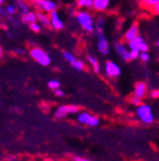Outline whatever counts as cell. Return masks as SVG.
I'll return each instance as SVG.
<instances>
[{
	"label": "cell",
	"instance_id": "cell-17",
	"mask_svg": "<svg viewBox=\"0 0 159 161\" xmlns=\"http://www.w3.org/2000/svg\"><path fill=\"white\" fill-rule=\"evenodd\" d=\"M36 16H37V21L42 27H49V15L48 14L36 10Z\"/></svg>",
	"mask_w": 159,
	"mask_h": 161
},
{
	"label": "cell",
	"instance_id": "cell-13",
	"mask_svg": "<svg viewBox=\"0 0 159 161\" xmlns=\"http://www.w3.org/2000/svg\"><path fill=\"white\" fill-rule=\"evenodd\" d=\"M140 7L152 15L159 14V0H139Z\"/></svg>",
	"mask_w": 159,
	"mask_h": 161
},
{
	"label": "cell",
	"instance_id": "cell-22",
	"mask_svg": "<svg viewBox=\"0 0 159 161\" xmlns=\"http://www.w3.org/2000/svg\"><path fill=\"white\" fill-rule=\"evenodd\" d=\"M70 65L75 68L76 70H79V72H81V70L85 69V62L81 59H78V58H76L75 62H72Z\"/></svg>",
	"mask_w": 159,
	"mask_h": 161
},
{
	"label": "cell",
	"instance_id": "cell-3",
	"mask_svg": "<svg viewBox=\"0 0 159 161\" xmlns=\"http://www.w3.org/2000/svg\"><path fill=\"white\" fill-rule=\"evenodd\" d=\"M29 56L36 63H38L41 66H49L51 63V58H50L49 54L45 49H42L41 47H37V46L31 47L29 49Z\"/></svg>",
	"mask_w": 159,
	"mask_h": 161
},
{
	"label": "cell",
	"instance_id": "cell-2",
	"mask_svg": "<svg viewBox=\"0 0 159 161\" xmlns=\"http://www.w3.org/2000/svg\"><path fill=\"white\" fill-rule=\"evenodd\" d=\"M136 119L139 121L140 123L145 125H150L155 122V114L154 110L149 104L140 103L139 105L136 106V112H135Z\"/></svg>",
	"mask_w": 159,
	"mask_h": 161
},
{
	"label": "cell",
	"instance_id": "cell-21",
	"mask_svg": "<svg viewBox=\"0 0 159 161\" xmlns=\"http://www.w3.org/2000/svg\"><path fill=\"white\" fill-rule=\"evenodd\" d=\"M105 26H106V18L104 16H99L97 19H95V30L104 31Z\"/></svg>",
	"mask_w": 159,
	"mask_h": 161
},
{
	"label": "cell",
	"instance_id": "cell-27",
	"mask_svg": "<svg viewBox=\"0 0 159 161\" xmlns=\"http://www.w3.org/2000/svg\"><path fill=\"white\" fill-rule=\"evenodd\" d=\"M60 87V82L57 80H50L49 82H48V88H50V90H56V88H59Z\"/></svg>",
	"mask_w": 159,
	"mask_h": 161
},
{
	"label": "cell",
	"instance_id": "cell-12",
	"mask_svg": "<svg viewBox=\"0 0 159 161\" xmlns=\"http://www.w3.org/2000/svg\"><path fill=\"white\" fill-rule=\"evenodd\" d=\"M114 48L115 52L119 55V57L121 58L124 62H130V57H129V49L127 47V45L124 42H115L114 43Z\"/></svg>",
	"mask_w": 159,
	"mask_h": 161
},
{
	"label": "cell",
	"instance_id": "cell-15",
	"mask_svg": "<svg viewBox=\"0 0 159 161\" xmlns=\"http://www.w3.org/2000/svg\"><path fill=\"white\" fill-rule=\"evenodd\" d=\"M111 0H92V9L98 14L108 11Z\"/></svg>",
	"mask_w": 159,
	"mask_h": 161
},
{
	"label": "cell",
	"instance_id": "cell-1",
	"mask_svg": "<svg viewBox=\"0 0 159 161\" xmlns=\"http://www.w3.org/2000/svg\"><path fill=\"white\" fill-rule=\"evenodd\" d=\"M75 18L79 27L85 33L91 34L95 31V18L89 10L78 9L75 14Z\"/></svg>",
	"mask_w": 159,
	"mask_h": 161
},
{
	"label": "cell",
	"instance_id": "cell-11",
	"mask_svg": "<svg viewBox=\"0 0 159 161\" xmlns=\"http://www.w3.org/2000/svg\"><path fill=\"white\" fill-rule=\"evenodd\" d=\"M138 35H139V25H138V23L135 21V23H132L129 27L125 30V33L122 34L121 42H124L126 44L128 42H130L131 39H134L135 37H137Z\"/></svg>",
	"mask_w": 159,
	"mask_h": 161
},
{
	"label": "cell",
	"instance_id": "cell-14",
	"mask_svg": "<svg viewBox=\"0 0 159 161\" xmlns=\"http://www.w3.org/2000/svg\"><path fill=\"white\" fill-rule=\"evenodd\" d=\"M147 95H148V86L145 82H138V83L135 84L132 96L142 101L147 97Z\"/></svg>",
	"mask_w": 159,
	"mask_h": 161
},
{
	"label": "cell",
	"instance_id": "cell-8",
	"mask_svg": "<svg viewBox=\"0 0 159 161\" xmlns=\"http://www.w3.org/2000/svg\"><path fill=\"white\" fill-rule=\"evenodd\" d=\"M80 108L77 105H72V104H66V105H60L55 111L54 116L56 119H65L70 114H75L79 112Z\"/></svg>",
	"mask_w": 159,
	"mask_h": 161
},
{
	"label": "cell",
	"instance_id": "cell-7",
	"mask_svg": "<svg viewBox=\"0 0 159 161\" xmlns=\"http://www.w3.org/2000/svg\"><path fill=\"white\" fill-rule=\"evenodd\" d=\"M104 73L110 80H115L120 76L121 74V68L117 63H115L112 60H107L104 65Z\"/></svg>",
	"mask_w": 159,
	"mask_h": 161
},
{
	"label": "cell",
	"instance_id": "cell-29",
	"mask_svg": "<svg viewBox=\"0 0 159 161\" xmlns=\"http://www.w3.org/2000/svg\"><path fill=\"white\" fill-rule=\"evenodd\" d=\"M149 97L154 98V100H157V98L159 97V91L157 90V88H155V90H151V91H148V95Z\"/></svg>",
	"mask_w": 159,
	"mask_h": 161
},
{
	"label": "cell",
	"instance_id": "cell-36",
	"mask_svg": "<svg viewBox=\"0 0 159 161\" xmlns=\"http://www.w3.org/2000/svg\"><path fill=\"white\" fill-rule=\"evenodd\" d=\"M27 1H33V0H27Z\"/></svg>",
	"mask_w": 159,
	"mask_h": 161
},
{
	"label": "cell",
	"instance_id": "cell-26",
	"mask_svg": "<svg viewBox=\"0 0 159 161\" xmlns=\"http://www.w3.org/2000/svg\"><path fill=\"white\" fill-rule=\"evenodd\" d=\"M140 60H141L142 63H148L150 59V55L148 52H140L139 53V56H138Z\"/></svg>",
	"mask_w": 159,
	"mask_h": 161
},
{
	"label": "cell",
	"instance_id": "cell-31",
	"mask_svg": "<svg viewBox=\"0 0 159 161\" xmlns=\"http://www.w3.org/2000/svg\"><path fill=\"white\" fill-rule=\"evenodd\" d=\"M129 100H130V102H131V103L132 104H134V105H139V104L140 103H141V102H142V101L141 100H139V98H137V97H135V96H130V98H129Z\"/></svg>",
	"mask_w": 159,
	"mask_h": 161
},
{
	"label": "cell",
	"instance_id": "cell-20",
	"mask_svg": "<svg viewBox=\"0 0 159 161\" xmlns=\"http://www.w3.org/2000/svg\"><path fill=\"white\" fill-rule=\"evenodd\" d=\"M16 1H17V6H16V7H17V10H19V13L21 14V15L28 13V11L30 10L27 0H16Z\"/></svg>",
	"mask_w": 159,
	"mask_h": 161
},
{
	"label": "cell",
	"instance_id": "cell-23",
	"mask_svg": "<svg viewBox=\"0 0 159 161\" xmlns=\"http://www.w3.org/2000/svg\"><path fill=\"white\" fill-rule=\"evenodd\" d=\"M62 57H64V59L69 64H71L72 62H75V59L77 58L74 54L68 52V50H64V52H62Z\"/></svg>",
	"mask_w": 159,
	"mask_h": 161
},
{
	"label": "cell",
	"instance_id": "cell-5",
	"mask_svg": "<svg viewBox=\"0 0 159 161\" xmlns=\"http://www.w3.org/2000/svg\"><path fill=\"white\" fill-rule=\"evenodd\" d=\"M33 7L37 11L49 14L54 10L58 9V3L55 0H33Z\"/></svg>",
	"mask_w": 159,
	"mask_h": 161
},
{
	"label": "cell",
	"instance_id": "cell-19",
	"mask_svg": "<svg viewBox=\"0 0 159 161\" xmlns=\"http://www.w3.org/2000/svg\"><path fill=\"white\" fill-rule=\"evenodd\" d=\"M77 9L90 10L92 9V0H76Z\"/></svg>",
	"mask_w": 159,
	"mask_h": 161
},
{
	"label": "cell",
	"instance_id": "cell-32",
	"mask_svg": "<svg viewBox=\"0 0 159 161\" xmlns=\"http://www.w3.org/2000/svg\"><path fill=\"white\" fill-rule=\"evenodd\" d=\"M72 161H92V160H89L87 158H82V157H74Z\"/></svg>",
	"mask_w": 159,
	"mask_h": 161
},
{
	"label": "cell",
	"instance_id": "cell-33",
	"mask_svg": "<svg viewBox=\"0 0 159 161\" xmlns=\"http://www.w3.org/2000/svg\"><path fill=\"white\" fill-rule=\"evenodd\" d=\"M3 47L0 46V58L3 57Z\"/></svg>",
	"mask_w": 159,
	"mask_h": 161
},
{
	"label": "cell",
	"instance_id": "cell-9",
	"mask_svg": "<svg viewBox=\"0 0 159 161\" xmlns=\"http://www.w3.org/2000/svg\"><path fill=\"white\" fill-rule=\"evenodd\" d=\"M126 44L128 49H136L139 50V52H148L149 50V45L145 42V39L140 35H138L137 37H135L134 39H131Z\"/></svg>",
	"mask_w": 159,
	"mask_h": 161
},
{
	"label": "cell",
	"instance_id": "cell-28",
	"mask_svg": "<svg viewBox=\"0 0 159 161\" xmlns=\"http://www.w3.org/2000/svg\"><path fill=\"white\" fill-rule=\"evenodd\" d=\"M139 50H136V49H129V57L130 60H134V59H138V56H139Z\"/></svg>",
	"mask_w": 159,
	"mask_h": 161
},
{
	"label": "cell",
	"instance_id": "cell-24",
	"mask_svg": "<svg viewBox=\"0 0 159 161\" xmlns=\"http://www.w3.org/2000/svg\"><path fill=\"white\" fill-rule=\"evenodd\" d=\"M5 11L7 13L8 16H15L16 14H17V7H16V5H8L7 7H6Z\"/></svg>",
	"mask_w": 159,
	"mask_h": 161
},
{
	"label": "cell",
	"instance_id": "cell-35",
	"mask_svg": "<svg viewBox=\"0 0 159 161\" xmlns=\"http://www.w3.org/2000/svg\"><path fill=\"white\" fill-rule=\"evenodd\" d=\"M155 45H156V46H159V42H158V40H156V43H155Z\"/></svg>",
	"mask_w": 159,
	"mask_h": 161
},
{
	"label": "cell",
	"instance_id": "cell-4",
	"mask_svg": "<svg viewBox=\"0 0 159 161\" xmlns=\"http://www.w3.org/2000/svg\"><path fill=\"white\" fill-rule=\"evenodd\" d=\"M95 33H96V47H97V50L99 52L100 55L108 56L110 54V43L107 36L105 35V31L95 30Z\"/></svg>",
	"mask_w": 159,
	"mask_h": 161
},
{
	"label": "cell",
	"instance_id": "cell-10",
	"mask_svg": "<svg viewBox=\"0 0 159 161\" xmlns=\"http://www.w3.org/2000/svg\"><path fill=\"white\" fill-rule=\"evenodd\" d=\"M49 15V27L54 30H62L65 28V23L62 18L60 17L58 10H54L51 13L48 14Z\"/></svg>",
	"mask_w": 159,
	"mask_h": 161
},
{
	"label": "cell",
	"instance_id": "cell-25",
	"mask_svg": "<svg viewBox=\"0 0 159 161\" xmlns=\"http://www.w3.org/2000/svg\"><path fill=\"white\" fill-rule=\"evenodd\" d=\"M29 28L31 31H33V33H40L42 30V26L40 25L38 21H35V23L33 24H29Z\"/></svg>",
	"mask_w": 159,
	"mask_h": 161
},
{
	"label": "cell",
	"instance_id": "cell-16",
	"mask_svg": "<svg viewBox=\"0 0 159 161\" xmlns=\"http://www.w3.org/2000/svg\"><path fill=\"white\" fill-rule=\"evenodd\" d=\"M21 21L26 25H29V24H33L35 21H37V16H36V11H31L29 10L28 13L21 15Z\"/></svg>",
	"mask_w": 159,
	"mask_h": 161
},
{
	"label": "cell",
	"instance_id": "cell-6",
	"mask_svg": "<svg viewBox=\"0 0 159 161\" xmlns=\"http://www.w3.org/2000/svg\"><path fill=\"white\" fill-rule=\"evenodd\" d=\"M77 122L82 125H87L90 128H95L99 124L100 120L98 116L92 115L89 112H86V111H79L77 114Z\"/></svg>",
	"mask_w": 159,
	"mask_h": 161
},
{
	"label": "cell",
	"instance_id": "cell-34",
	"mask_svg": "<svg viewBox=\"0 0 159 161\" xmlns=\"http://www.w3.org/2000/svg\"><path fill=\"white\" fill-rule=\"evenodd\" d=\"M3 3H5V0H0V7H1Z\"/></svg>",
	"mask_w": 159,
	"mask_h": 161
},
{
	"label": "cell",
	"instance_id": "cell-18",
	"mask_svg": "<svg viewBox=\"0 0 159 161\" xmlns=\"http://www.w3.org/2000/svg\"><path fill=\"white\" fill-rule=\"evenodd\" d=\"M87 60H88V63H89V65L92 67V69H94L95 73H99L100 72V63H99V60H98V58H96L94 55L87 54Z\"/></svg>",
	"mask_w": 159,
	"mask_h": 161
},
{
	"label": "cell",
	"instance_id": "cell-30",
	"mask_svg": "<svg viewBox=\"0 0 159 161\" xmlns=\"http://www.w3.org/2000/svg\"><path fill=\"white\" fill-rule=\"evenodd\" d=\"M54 93H55V95L58 96V97H64V96H65V92L62 90H60V87L54 90Z\"/></svg>",
	"mask_w": 159,
	"mask_h": 161
}]
</instances>
